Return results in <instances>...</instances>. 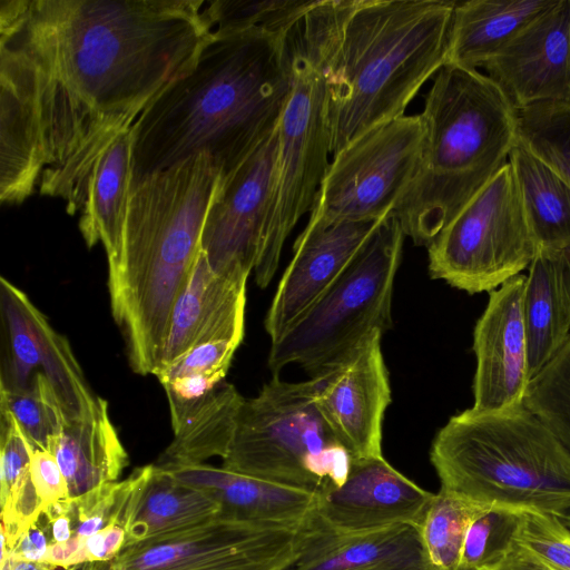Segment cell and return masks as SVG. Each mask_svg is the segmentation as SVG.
Masks as SVG:
<instances>
[{"mask_svg": "<svg viewBox=\"0 0 570 570\" xmlns=\"http://www.w3.org/2000/svg\"><path fill=\"white\" fill-rule=\"evenodd\" d=\"M517 136L570 184V105L539 104L517 110Z\"/></svg>", "mask_w": 570, "mask_h": 570, "instance_id": "cell-35", "label": "cell"}, {"mask_svg": "<svg viewBox=\"0 0 570 570\" xmlns=\"http://www.w3.org/2000/svg\"><path fill=\"white\" fill-rule=\"evenodd\" d=\"M239 344L230 341H210L198 344L156 375L160 384L176 377L199 372H228Z\"/></svg>", "mask_w": 570, "mask_h": 570, "instance_id": "cell-40", "label": "cell"}, {"mask_svg": "<svg viewBox=\"0 0 570 570\" xmlns=\"http://www.w3.org/2000/svg\"><path fill=\"white\" fill-rule=\"evenodd\" d=\"M49 451L66 479L69 499L117 481L129 463L107 401L95 413L66 422Z\"/></svg>", "mask_w": 570, "mask_h": 570, "instance_id": "cell-25", "label": "cell"}, {"mask_svg": "<svg viewBox=\"0 0 570 570\" xmlns=\"http://www.w3.org/2000/svg\"><path fill=\"white\" fill-rule=\"evenodd\" d=\"M304 523L217 515L188 530L126 547L88 570H288L308 532Z\"/></svg>", "mask_w": 570, "mask_h": 570, "instance_id": "cell-12", "label": "cell"}, {"mask_svg": "<svg viewBox=\"0 0 570 570\" xmlns=\"http://www.w3.org/2000/svg\"><path fill=\"white\" fill-rule=\"evenodd\" d=\"M493 505L440 489L420 525L432 570H460L470 524Z\"/></svg>", "mask_w": 570, "mask_h": 570, "instance_id": "cell-31", "label": "cell"}, {"mask_svg": "<svg viewBox=\"0 0 570 570\" xmlns=\"http://www.w3.org/2000/svg\"><path fill=\"white\" fill-rule=\"evenodd\" d=\"M288 570H432L420 528L399 524L340 533L309 519L301 556Z\"/></svg>", "mask_w": 570, "mask_h": 570, "instance_id": "cell-21", "label": "cell"}, {"mask_svg": "<svg viewBox=\"0 0 570 570\" xmlns=\"http://www.w3.org/2000/svg\"><path fill=\"white\" fill-rule=\"evenodd\" d=\"M523 210L540 250L570 244V184L517 141L509 155Z\"/></svg>", "mask_w": 570, "mask_h": 570, "instance_id": "cell-28", "label": "cell"}, {"mask_svg": "<svg viewBox=\"0 0 570 570\" xmlns=\"http://www.w3.org/2000/svg\"><path fill=\"white\" fill-rule=\"evenodd\" d=\"M530 380L570 336V311L551 250H539L529 266L523 297Z\"/></svg>", "mask_w": 570, "mask_h": 570, "instance_id": "cell-29", "label": "cell"}, {"mask_svg": "<svg viewBox=\"0 0 570 570\" xmlns=\"http://www.w3.org/2000/svg\"><path fill=\"white\" fill-rule=\"evenodd\" d=\"M291 35L209 33L194 65L132 125L129 190L199 154L220 178L234 171L281 121L293 86Z\"/></svg>", "mask_w": 570, "mask_h": 570, "instance_id": "cell-2", "label": "cell"}, {"mask_svg": "<svg viewBox=\"0 0 570 570\" xmlns=\"http://www.w3.org/2000/svg\"><path fill=\"white\" fill-rule=\"evenodd\" d=\"M515 110L570 105V0H557L485 66Z\"/></svg>", "mask_w": 570, "mask_h": 570, "instance_id": "cell-17", "label": "cell"}, {"mask_svg": "<svg viewBox=\"0 0 570 570\" xmlns=\"http://www.w3.org/2000/svg\"><path fill=\"white\" fill-rule=\"evenodd\" d=\"M0 409L9 412L33 448L49 450L67 422L61 405L45 375L36 372L16 390H0Z\"/></svg>", "mask_w": 570, "mask_h": 570, "instance_id": "cell-34", "label": "cell"}, {"mask_svg": "<svg viewBox=\"0 0 570 570\" xmlns=\"http://www.w3.org/2000/svg\"><path fill=\"white\" fill-rule=\"evenodd\" d=\"M33 449L16 419L0 409V501L30 478Z\"/></svg>", "mask_w": 570, "mask_h": 570, "instance_id": "cell-38", "label": "cell"}, {"mask_svg": "<svg viewBox=\"0 0 570 570\" xmlns=\"http://www.w3.org/2000/svg\"><path fill=\"white\" fill-rule=\"evenodd\" d=\"M247 279V275L216 272L200 250L174 304L157 374L198 344L210 341L242 344Z\"/></svg>", "mask_w": 570, "mask_h": 570, "instance_id": "cell-20", "label": "cell"}, {"mask_svg": "<svg viewBox=\"0 0 570 570\" xmlns=\"http://www.w3.org/2000/svg\"><path fill=\"white\" fill-rule=\"evenodd\" d=\"M0 313L6 338L0 390L21 389L40 372L50 383L67 422L95 413L106 402L90 389L68 340L22 289L4 277L0 278Z\"/></svg>", "mask_w": 570, "mask_h": 570, "instance_id": "cell-13", "label": "cell"}, {"mask_svg": "<svg viewBox=\"0 0 570 570\" xmlns=\"http://www.w3.org/2000/svg\"><path fill=\"white\" fill-rule=\"evenodd\" d=\"M382 219L305 226L294 243L293 258L265 316L264 327L271 342L333 285Z\"/></svg>", "mask_w": 570, "mask_h": 570, "instance_id": "cell-19", "label": "cell"}, {"mask_svg": "<svg viewBox=\"0 0 570 570\" xmlns=\"http://www.w3.org/2000/svg\"><path fill=\"white\" fill-rule=\"evenodd\" d=\"M49 546V534L39 518L23 532L11 552L27 561L43 562Z\"/></svg>", "mask_w": 570, "mask_h": 570, "instance_id": "cell-43", "label": "cell"}, {"mask_svg": "<svg viewBox=\"0 0 570 570\" xmlns=\"http://www.w3.org/2000/svg\"><path fill=\"white\" fill-rule=\"evenodd\" d=\"M126 544V531L118 522L85 539L88 563L108 562L116 558Z\"/></svg>", "mask_w": 570, "mask_h": 570, "instance_id": "cell-42", "label": "cell"}, {"mask_svg": "<svg viewBox=\"0 0 570 570\" xmlns=\"http://www.w3.org/2000/svg\"><path fill=\"white\" fill-rule=\"evenodd\" d=\"M315 376L286 382L278 375L244 399L223 468L272 483L318 493L342 487L353 458L323 416Z\"/></svg>", "mask_w": 570, "mask_h": 570, "instance_id": "cell-7", "label": "cell"}, {"mask_svg": "<svg viewBox=\"0 0 570 570\" xmlns=\"http://www.w3.org/2000/svg\"><path fill=\"white\" fill-rule=\"evenodd\" d=\"M180 483L215 500L220 515L254 522L304 523L317 494L206 463L166 469Z\"/></svg>", "mask_w": 570, "mask_h": 570, "instance_id": "cell-23", "label": "cell"}, {"mask_svg": "<svg viewBox=\"0 0 570 570\" xmlns=\"http://www.w3.org/2000/svg\"><path fill=\"white\" fill-rule=\"evenodd\" d=\"M291 41L293 86L278 125L274 184L254 268L261 288L274 277L287 236L312 210L331 164L326 85L294 32Z\"/></svg>", "mask_w": 570, "mask_h": 570, "instance_id": "cell-9", "label": "cell"}, {"mask_svg": "<svg viewBox=\"0 0 570 570\" xmlns=\"http://www.w3.org/2000/svg\"><path fill=\"white\" fill-rule=\"evenodd\" d=\"M521 510L493 505L470 524L460 570H480L497 564L514 540Z\"/></svg>", "mask_w": 570, "mask_h": 570, "instance_id": "cell-36", "label": "cell"}, {"mask_svg": "<svg viewBox=\"0 0 570 570\" xmlns=\"http://www.w3.org/2000/svg\"><path fill=\"white\" fill-rule=\"evenodd\" d=\"M480 570H559L525 546L513 540L503 558L494 566Z\"/></svg>", "mask_w": 570, "mask_h": 570, "instance_id": "cell-44", "label": "cell"}, {"mask_svg": "<svg viewBox=\"0 0 570 570\" xmlns=\"http://www.w3.org/2000/svg\"><path fill=\"white\" fill-rule=\"evenodd\" d=\"M557 0L456 1L445 65L484 66L529 22Z\"/></svg>", "mask_w": 570, "mask_h": 570, "instance_id": "cell-24", "label": "cell"}, {"mask_svg": "<svg viewBox=\"0 0 570 570\" xmlns=\"http://www.w3.org/2000/svg\"><path fill=\"white\" fill-rule=\"evenodd\" d=\"M317 0H203L209 33L263 29L289 35Z\"/></svg>", "mask_w": 570, "mask_h": 570, "instance_id": "cell-32", "label": "cell"}, {"mask_svg": "<svg viewBox=\"0 0 570 570\" xmlns=\"http://www.w3.org/2000/svg\"><path fill=\"white\" fill-rule=\"evenodd\" d=\"M372 331L336 364L314 375L318 407L353 460L382 455V425L391 387L381 338Z\"/></svg>", "mask_w": 570, "mask_h": 570, "instance_id": "cell-15", "label": "cell"}, {"mask_svg": "<svg viewBox=\"0 0 570 570\" xmlns=\"http://www.w3.org/2000/svg\"><path fill=\"white\" fill-rule=\"evenodd\" d=\"M203 0H0V71L30 95L38 191L80 212L99 155L195 62Z\"/></svg>", "mask_w": 570, "mask_h": 570, "instance_id": "cell-1", "label": "cell"}, {"mask_svg": "<svg viewBox=\"0 0 570 570\" xmlns=\"http://www.w3.org/2000/svg\"><path fill=\"white\" fill-rule=\"evenodd\" d=\"M131 173V131L120 132L99 155L88 178L79 229L91 248L101 243L108 263L122 245Z\"/></svg>", "mask_w": 570, "mask_h": 570, "instance_id": "cell-26", "label": "cell"}, {"mask_svg": "<svg viewBox=\"0 0 570 570\" xmlns=\"http://www.w3.org/2000/svg\"><path fill=\"white\" fill-rule=\"evenodd\" d=\"M225 372H199L163 384L170 411L173 430L225 380Z\"/></svg>", "mask_w": 570, "mask_h": 570, "instance_id": "cell-39", "label": "cell"}, {"mask_svg": "<svg viewBox=\"0 0 570 570\" xmlns=\"http://www.w3.org/2000/svg\"><path fill=\"white\" fill-rule=\"evenodd\" d=\"M415 176L393 210L405 236L428 247L508 163L517 110L476 69L444 65L425 95Z\"/></svg>", "mask_w": 570, "mask_h": 570, "instance_id": "cell-5", "label": "cell"}, {"mask_svg": "<svg viewBox=\"0 0 570 570\" xmlns=\"http://www.w3.org/2000/svg\"><path fill=\"white\" fill-rule=\"evenodd\" d=\"M279 125V124H278ZM278 126L229 175L219 178L200 248L218 273L254 272L274 184Z\"/></svg>", "mask_w": 570, "mask_h": 570, "instance_id": "cell-14", "label": "cell"}, {"mask_svg": "<svg viewBox=\"0 0 570 570\" xmlns=\"http://www.w3.org/2000/svg\"><path fill=\"white\" fill-rule=\"evenodd\" d=\"M420 114L381 124L332 157L307 225L380 220L410 187L422 154Z\"/></svg>", "mask_w": 570, "mask_h": 570, "instance_id": "cell-11", "label": "cell"}, {"mask_svg": "<svg viewBox=\"0 0 570 570\" xmlns=\"http://www.w3.org/2000/svg\"><path fill=\"white\" fill-rule=\"evenodd\" d=\"M514 540L559 570H570V530L560 518L522 511Z\"/></svg>", "mask_w": 570, "mask_h": 570, "instance_id": "cell-37", "label": "cell"}, {"mask_svg": "<svg viewBox=\"0 0 570 570\" xmlns=\"http://www.w3.org/2000/svg\"><path fill=\"white\" fill-rule=\"evenodd\" d=\"M426 248L431 277L469 294L490 293L530 266L540 249L509 161Z\"/></svg>", "mask_w": 570, "mask_h": 570, "instance_id": "cell-10", "label": "cell"}, {"mask_svg": "<svg viewBox=\"0 0 570 570\" xmlns=\"http://www.w3.org/2000/svg\"><path fill=\"white\" fill-rule=\"evenodd\" d=\"M527 275L519 274L489 293L473 332L476 412H499L523 404L529 384V348L523 317Z\"/></svg>", "mask_w": 570, "mask_h": 570, "instance_id": "cell-18", "label": "cell"}, {"mask_svg": "<svg viewBox=\"0 0 570 570\" xmlns=\"http://www.w3.org/2000/svg\"><path fill=\"white\" fill-rule=\"evenodd\" d=\"M455 3L317 0L305 14L294 36L326 85L332 157L403 116L445 65Z\"/></svg>", "mask_w": 570, "mask_h": 570, "instance_id": "cell-3", "label": "cell"}, {"mask_svg": "<svg viewBox=\"0 0 570 570\" xmlns=\"http://www.w3.org/2000/svg\"><path fill=\"white\" fill-rule=\"evenodd\" d=\"M220 171L207 154L145 177L129 190L121 250L108 291L128 362L140 375L161 366L174 304L202 250Z\"/></svg>", "mask_w": 570, "mask_h": 570, "instance_id": "cell-4", "label": "cell"}, {"mask_svg": "<svg viewBox=\"0 0 570 570\" xmlns=\"http://www.w3.org/2000/svg\"><path fill=\"white\" fill-rule=\"evenodd\" d=\"M30 478L45 509L55 502L69 499L66 479L49 450L33 449Z\"/></svg>", "mask_w": 570, "mask_h": 570, "instance_id": "cell-41", "label": "cell"}, {"mask_svg": "<svg viewBox=\"0 0 570 570\" xmlns=\"http://www.w3.org/2000/svg\"><path fill=\"white\" fill-rule=\"evenodd\" d=\"M63 570H79L78 567H72V568H69V569H63ZM83 570H88L87 568H85Z\"/></svg>", "mask_w": 570, "mask_h": 570, "instance_id": "cell-49", "label": "cell"}, {"mask_svg": "<svg viewBox=\"0 0 570 570\" xmlns=\"http://www.w3.org/2000/svg\"><path fill=\"white\" fill-rule=\"evenodd\" d=\"M434 493L393 468L383 456L353 460L345 483H326L317 494L311 521L340 533L364 532L399 524L420 528Z\"/></svg>", "mask_w": 570, "mask_h": 570, "instance_id": "cell-16", "label": "cell"}, {"mask_svg": "<svg viewBox=\"0 0 570 570\" xmlns=\"http://www.w3.org/2000/svg\"><path fill=\"white\" fill-rule=\"evenodd\" d=\"M43 562L62 569L88 563L85 540L75 535L66 542L51 543Z\"/></svg>", "mask_w": 570, "mask_h": 570, "instance_id": "cell-45", "label": "cell"}, {"mask_svg": "<svg viewBox=\"0 0 570 570\" xmlns=\"http://www.w3.org/2000/svg\"><path fill=\"white\" fill-rule=\"evenodd\" d=\"M244 397L237 389L220 382L174 431L171 443L156 464L164 469L205 463L228 452L236 417Z\"/></svg>", "mask_w": 570, "mask_h": 570, "instance_id": "cell-30", "label": "cell"}, {"mask_svg": "<svg viewBox=\"0 0 570 570\" xmlns=\"http://www.w3.org/2000/svg\"><path fill=\"white\" fill-rule=\"evenodd\" d=\"M551 252L558 263L566 301L570 311V244Z\"/></svg>", "mask_w": 570, "mask_h": 570, "instance_id": "cell-46", "label": "cell"}, {"mask_svg": "<svg viewBox=\"0 0 570 570\" xmlns=\"http://www.w3.org/2000/svg\"><path fill=\"white\" fill-rule=\"evenodd\" d=\"M430 460L440 489L472 501L560 519L570 511V453L524 404L451 416Z\"/></svg>", "mask_w": 570, "mask_h": 570, "instance_id": "cell-6", "label": "cell"}, {"mask_svg": "<svg viewBox=\"0 0 570 570\" xmlns=\"http://www.w3.org/2000/svg\"><path fill=\"white\" fill-rule=\"evenodd\" d=\"M11 552V551H10ZM56 567L46 562L27 561L12 552L1 558V570H55Z\"/></svg>", "mask_w": 570, "mask_h": 570, "instance_id": "cell-47", "label": "cell"}, {"mask_svg": "<svg viewBox=\"0 0 570 570\" xmlns=\"http://www.w3.org/2000/svg\"><path fill=\"white\" fill-rule=\"evenodd\" d=\"M405 234L385 216L333 285L281 336L272 341L274 375L289 364L311 376L336 364L372 331L392 324L391 305Z\"/></svg>", "mask_w": 570, "mask_h": 570, "instance_id": "cell-8", "label": "cell"}, {"mask_svg": "<svg viewBox=\"0 0 570 570\" xmlns=\"http://www.w3.org/2000/svg\"><path fill=\"white\" fill-rule=\"evenodd\" d=\"M0 200L21 204L39 187L42 173L33 101L18 81L0 72Z\"/></svg>", "mask_w": 570, "mask_h": 570, "instance_id": "cell-27", "label": "cell"}, {"mask_svg": "<svg viewBox=\"0 0 570 570\" xmlns=\"http://www.w3.org/2000/svg\"><path fill=\"white\" fill-rule=\"evenodd\" d=\"M121 517L126 547L199 525L220 514L219 504L154 464L135 469Z\"/></svg>", "mask_w": 570, "mask_h": 570, "instance_id": "cell-22", "label": "cell"}, {"mask_svg": "<svg viewBox=\"0 0 570 570\" xmlns=\"http://www.w3.org/2000/svg\"><path fill=\"white\" fill-rule=\"evenodd\" d=\"M523 404L570 453V336L529 381Z\"/></svg>", "mask_w": 570, "mask_h": 570, "instance_id": "cell-33", "label": "cell"}, {"mask_svg": "<svg viewBox=\"0 0 570 570\" xmlns=\"http://www.w3.org/2000/svg\"><path fill=\"white\" fill-rule=\"evenodd\" d=\"M563 523L569 528L570 530V511L566 514L563 519H561Z\"/></svg>", "mask_w": 570, "mask_h": 570, "instance_id": "cell-48", "label": "cell"}]
</instances>
